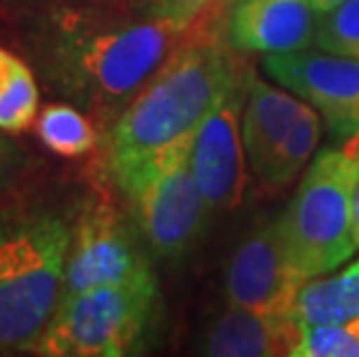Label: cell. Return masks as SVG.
<instances>
[{
  "instance_id": "6da1fadb",
  "label": "cell",
  "mask_w": 359,
  "mask_h": 357,
  "mask_svg": "<svg viewBox=\"0 0 359 357\" xmlns=\"http://www.w3.org/2000/svg\"><path fill=\"white\" fill-rule=\"evenodd\" d=\"M186 30L83 3L26 12L19 42L53 93L93 116L116 119L177 47Z\"/></svg>"
},
{
  "instance_id": "7a4b0ae2",
  "label": "cell",
  "mask_w": 359,
  "mask_h": 357,
  "mask_svg": "<svg viewBox=\"0 0 359 357\" xmlns=\"http://www.w3.org/2000/svg\"><path fill=\"white\" fill-rule=\"evenodd\" d=\"M236 83L239 72L223 44L188 42L172 51L111 121L109 167L137 161L193 133Z\"/></svg>"
},
{
  "instance_id": "3957f363",
  "label": "cell",
  "mask_w": 359,
  "mask_h": 357,
  "mask_svg": "<svg viewBox=\"0 0 359 357\" xmlns=\"http://www.w3.org/2000/svg\"><path fill=\"white\" fill-rule=\"evenodd\" d=\"M70 241L56 211L0 209V355L33 353L63 297Z\"/></svg>"
},
{
  "instance_id": "277c9868",
  "label": "cell",
  "mask_w": 359,
  "mask_h": 357,
  "mask_svg": "<svg viewBox=\"0 0 359 357\" xmlns=\"http://www.w3.org/2000/svg\"><path fill=\"white\" fill-rule=\"evenodd\" d=\"M359 186V135L325 149L278 220L294 267L306 278L330 274L357 253L353 207Z\"/></svg>"
},
{
  "instance_id": "5b68a950",
  "label": "cell",
  "mask_w": 359,
  "mask_h": 357,
  "mask_svg": "<svg viewBox=\"0 0 359 357\" xmlns=\"http://www.w3.org/2000/svg\"><path fill=\"white\" fill-rule=\"evenodd\" d=\"M190 149L193 133L137 161L109 167L149 253L165 262L179 260L193 246L209 211L190 170Z\"/></svg>"
},
{
  "instance_id": "8992f818",
  "label": "cell",
  "mask_w": 359,
  "mask_h": 357,
  "mask_svg": "<svg viewBox=\"0 0 359 357\" xmlns=\"http://www.w3.org/2000/svg\"><path fill=\"white\" fill-rule=\"evenodd\" d=\"M158 311L156 276L97 285L60 299L33 355L121 357L140 351Z\"/></svg>"
},
{
  "instance_id": "52a82bcc",
  "label": "cell",
  "mask_w": 359,
  "mask_h": 357,
  "mask_svg": "<svg viewBox=\"0 0 359 357\" xmlns=\"http://www.w3.org/2000/svg\"><path fill=\"white\" fill-rule=\"evenodd\" d=\"M104 197L86 202L72 225L63 297L97 285L130 283L154 276L147 244ZM60 297V299H63Z\"/></svg>"
},
{
  "instance_id": "ba28073f",
  "label": "cell",
  "mask_w": 359,
  "mask_h": 357,
  "mask_svg": "<svg viewBox=\"0 0 359 357\" xmlns=\"http://www.w3.org/2000/svg\"><path fill=\"white\" fill-rule=\"evenodd\" d=\"M264 70L323 114L336 137L359 135V58L302 49L266 56Z\"/></svg>"
},
{
  "instance_id": "9c48e42d",
  "label": "cell",
  "mask_w": 359,
  "mask_h": 357,
  "mask_svg": "<svg viewBox=\"0 0 359 357\" xmlns=\"http://www.w3.org/2000/svg\"><path fill=\"white\" fill-rule=\"evenodd\" d=\"M306 281L287 253L278 220H271L236 246L225 271V295L234 307L262 314H292Z\"/></svg>"
},
{
  "instance_id": "30bf717a",
  "label": "cell",
  "mask_w": 359,
  "mask_h": 357,
  "mask_svg": "<svg viewBox=\"0 0 359 357\" xmlns=\"http://www.w3.org/2000/svg\"><path fill=\"white\" fill-rule=\"evenodd\" d=\"M246 90L239 83L220 97L218 105L193 130L190 170L209 209H232L243 200L246 172H243L241 112Z\"/></svg>"
},
{
  "instance_id": "8fae6325",
  "label": "cell",
  "mask_w": 359,
  "mask_h": 357,
  "mask_svg": "<svg viewBox=\"0 0 359 357\" xmlns=\"http://www.w3.org/2000/svg\"><path fill=\"white\" fill-rule=\"evenodd\" d=\"M318 17L311 0H239L227 37L239 51L292 54L316 44Z\"/></svg>"
},
{
  "instance_id": "7c38bea8",
  "label": "cell",
  "mask_w": 359,
  "mask_h": 357,
  "mask_svg": "<svg viewBox=\"0 0 359 357\" xmlns=\"http://www.w3.org/2000/svg\"><path fill=\"white\" fill-rule=\"evenodd\" d=\"M302 332L292 314H262L230 304L206 330L202 353L211 357H292Z\"/></svg>"
},
{
  "instance_id": "4fadbf2b",
  "label": "cell",
  "mask_w": 359,
  "mask_h": 357,
  "mask_svg": "<svg viewBox=\"0 0 359 357\" xmlns=\"http://www.w3.org/2000/svg\"><path fill=\"white\" fill-rule=\"evenodd\" d=\"M304 107L306 102L297 100L292 90L273 88L266 81L250 77L241 112V137L246 161L257 179H262Z\"/></svg>"
},
{
  "instance_id": "5bb4252c",
  "label": "cell",
  "mask_w": 359,
  "mask_h": 357,
  "mask_svg": "<svg viewBox=\"0 0 359 357\" xmlns=\"http://www.w3.org/2000/svg\"><path fill=\"white\" fill-rule=\"evenodd\" d=\"M359 316V257L327 278H309L294 299L292 318L302 330L339 325Z\"/></svg>"
},
{
  "instance_id": "9a60e30c",
  "label": "cell",
  "mask_w": 359,
  "mask_h": 357,
  "mask_svg": "<svg viewBox=\"0 0 359 357\" xmlns=\"http://www.w3.org/2000/svg\"><path fill=\"white\" fill-rule=\"evenodd\" d=\"M40 112V88L33 65L0 47V130L19 135L33 126Z\"/></svg>"
},
{
  "instance_id": "2e32d148",
  "label": "cell",
  "mask_w": 359,
  "mask_h": 357,
  "mask_svg": "<svg viewBox=\"0 0 359 357\" xmlns=\"http://www.w3.org/2000/svg\"><path fill=\"white\" fill-rule=\"evenodd\" d=\"M35 133L44 147L63 158H81L97 147L90 119L70 102L47 105L35 121Z\"/></svg>"
},
{
  "instance_id": "e0dca14e",
  "label": "cell",
  "mask_w": 359,
  "mask_h": 357,
  "mask_svg": "<svg viewBox=\"0 0 359 357\" xmlns=\"http://www.w3.org/2000/svg\"><path fill=\"white\" fill-rule=\"evenodd\" d=\"M320 130H323V123H320L318 112L304 107L294 121L292 130L287 133L285 142L280 144L276 156L271 158L269 167H266V172L259 179V184L269 188V191H280L287 184H292L302 174L304 165L309 163L313 151L318 149Z\"/></svg>"
},
{
  "instance_id": "ac0fdd59",
  "label": "cell",
  "mask_w": 359,
  "mask_h": 357,
  "mask_svg": "<svg viewBox=\"0 0 359 357\" xmlns=\"http://www.w3.org/2000/svg\"><path fill=\"white\" fill-rule=\"evenodd\" d=\"M316 47L330 54L359 58V0H346L334 10L320 14Z\"/></svg>"
},
{
  "instance_id": "d6986e66",
  "label": "cell",
  "mask_w": 359,
  "mask_h": 357,
  "mask_svg": "<svg viewBox=\"0 0 359 357\" xmlns=\"http://www.w3.org/2000/svg\"><path fill=\"white\" fill-rule=\"evenodd\" d=\"M292 357H359V316L339 325L306 328Z\"/></svg>"
},
{
  "instance_id": "ffe728a7",
  "label": "cell",
  "mask_w": 359,
  "mask_h": 357,
  "mask_svg": "<svg viewBox=\"0 0 359 357\" xmlns=\"http://www.w3.org/2000/svg\"><path fill=\"white\" fill-rule=\"evenodd\" d=\"M33 165V156L14 140V135L0 130V202L24 186Z\"/></svg>"
},
{
  "instance_id": "44dd1931",
  "label": "cell",
  "mask_w": 359,
  "mask_h": 357,
  "mask_svg": "<svg viewBox=\"0 0 359 357\" xmlns=\"http://www.w3.org/2000/svg\"><path fill=\"white\" fill-rule=\"evenodd\" d=\"M216 0H149L151 17L163 19L167 24L188 30Z\"/></svg>"
},
{
  "instance_id": "7402d4cb",
  "label": "cell",
  "mask_w": 359,
  "mask_h": 357,
  "mask_svg": "<svg viewBox=\"0 0 359 357\" xmlns=\"http://www.w3.org/2000/svg\"><path fill=\"white\" fill-rule=\"evenodd\" d=\"M56 3H83V0H0V12L26 14L33 10H40V7L56 5ZM88 3H93V0H88Z\"/></svg>"
},
{
  "instance_id": "603a6c76",
  "label": "cell",
  "mask_w": 359,
  "mask_h": 357,
  "mask_svg": "<svg viewBox=\"0 0 359 357\" xmlns=\"http://www.w3.org/2000/svg\"><path fill=\"white\" fill-rule=\"evenodd\" d=\"M353 241L359 250V186L355 193V207H353Z\"/></svg>"
},
{
  "instance_id": "cb8c5ba5",
  "label": "cell",
  "mask_w": 359,
  "mask_h": 357,
  "mask_svg": "<svg viewBox=\"0 0 359 357\" xmlns=\"http://www.w3.org/2000/svg\"><path fill=\"white\" fill-rule=\"evenodd\" d=\"M341 3H346V0H311V5L316 7L318 14L330 12V10H334V7H339Z\"/></svg>"
}]
</instances>
